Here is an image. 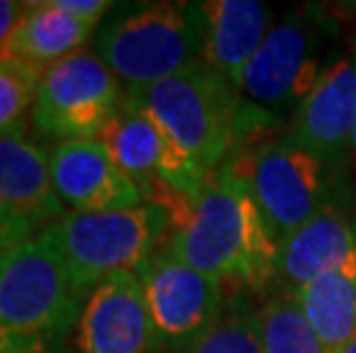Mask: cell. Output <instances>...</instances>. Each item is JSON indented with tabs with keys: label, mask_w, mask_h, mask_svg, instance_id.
Instances as JSON below:
<instances>
[{
	"label": "cell",
	"mask_w": 356,
	"mask_h": 353,
	"mask_svg": "<svg viewBox=\"0 0 356 353\" xmlns=\"http://www.w3.org/2000/svg\"><path fill=\"white\" fill-rule=\"evenodd\" d=\"M165 243L179 259L216 280L260 289L276 277L278 243L269 234L246 179L223 163L211 172Z\"/></svg>",
	"instance_id": "obj_1"
},
{
	"label": "cell",
	"mask_w": 356,
	"mask_h": 353,
	"mask_svg": "<svg viewBox=\"0 0 356 353\" xmlns=\"http://www.w3.org/2000/svg\"><path fill=\"white\" fill-rule=\"evenodd\" d=\"M145 108L177 152L209 177L232 154L239 131L241 94L207 64L195 62L143 89H127Z\"/></svg>",
	"instance_id": "obj_2"
},
{
	"label": "cell",
	"mask_w": 356,
	"mask_h": 353,
	"mask_svg": "<svg viewBox=\"0 0 356 353\" xmlns=\"http://www.w3.org/2000/svg\"><path fill=\"white\" fill-rule=\"evenodd\" d=\"M83 294L47 232L0 250V351L49 347L79 317Z\"/></svg>",
	"instance_id": "obj_3"
},
{
	"label": "cell",
	"mask_w": 356,
	"mask_h": 353,
	"mask_svg": "<svg viewBox=\"0 0 356 353\" xmlns=\"http://www.w3.org/2000/svg\"><path fill=\"white\" fill-rule=\"evenodd\" d=\"M202 3L161 0L134 5L102 24L97 53L127 89H143L200 62Z\"/></svg>",
	"instance_id": "obj_4"
},
{
	"label": "cell",
	"mask_w": 356,
	"mask_h": 353,
	"mask_svg": "<svg viewBox=\"0 0 356 353\" xmlns=\"http://www.w3.org/2000/svg\"><path fill=\"white\" fill-rule=\"evenodd\" d=\"M246 179L262 221L280 243L304 227L324 209L343 202L338 161L324 159L292 136L290 131L264 140L255 152L228 159Z\"/></svg>",
	"instance_id": "obj_5"
},
{
	"label": "cell",
	"mask_w": 356,
	"mask_h": 353,
	"mask_svg": "<svg viewBox=\"0 0 356 353\" xmlns=\"http://www.w3.org/2000/svg\"><path fill=\"white\" fill-rule=\"evenodd\" d=\"M338 24L322 7L290 12L271 26L262 46L241 76V101L271 119L294 115L313 92L327 67L338 58Z\"/></svg>",
	"instance_id": "obj_6"
},
{
	"label": "cell",
	"mask_w": 356,
	"mask_h": 353,
	"mask_svg": "<svg viewBox=\"0 0 356 353\" xmlns=\"http://www.w3.org/2000/svg\"><path fill=\"white\" fill-rule=\"evenodd\" d=\"M168 227V214L145 202L120 212H72L44 232L65 259L74 284L86 296L106 277L138 271L152 257Z\"/></svg>",
	"instance_id": "obj_7"
},
{
	"label": "cell",
	"mask_w": 356,
	"mask_h": 353,
	"mask_svg": "<svg viewBox=\"0 0 356 353\" xmlns=\"http://www.w3.org/2000/svg\"><path fill=\"white\" fill-rule=\"evenodd\" d=\"M122 83L97 51L81 49L42 74L33 124L47 138L99 140L122 103Z\"/></svg>",
	"instance_id": "obj_8"
},
{
	"label": "cell",
	"mask_w": 356,
	"mask_h": 353,
	"mask_svg": "<svg viewBox=\"0 0 356 353\" xmlns=\"http://www.w3.org/2000/svg\"><path fill=\"white\" fill-rule=\"evenodd\" d=\"M136 275L140 277L156 340L191 349L223 312L221 280L198 271L168 248L154 250Z\"/></svg>",
	"instance_id": "obj_9"
},
{
	"label": "cell",
	"mask_w": 356,
	"mask_h": 353,
	"mask_svg": "<svg viewBox=\"0 0 356 353\" xmlns=\"http://www.w3.org/2000/svg\"><path fill=\"white\" fill-rule=\"evenodd\" d=\"M63 216L51 154L26 133L0 138V250L30 241Z\"/></svg>",
	"instance_id": "obj_10"
},
{
	"label": "cell",
	"mask_w": 356,
	"mask_h": 353,
	"mask_svg": "<svg viewBox=\"0 0 356 353\" xmlns=\"http://www.w3.org/2000/svg\"><path fill=\"white\" fill-rule=\"evenodd\" d=\"M51 179L58 198L83 214L145 205L138 184L113 161L102 140L60 142L51 152Z\"/></svg>",
	"instance_id": "obj_11"
},
{
	"label": "cell",
	"mask_w": 356,
	"mask_h": 353,
	"mask_svg": "<svg viewBox=\"0 0 356 353\" xmlns=\"http://www.w3.org/2000/svg\"><path fill=\"white\" fill-rule=\"evenodd\" d=\"M156 333L140 277L134 271L106 277L90 294L81 314L86 353H149Z\"/></svg>",
	"instance_id": "obj_12"
},
{
	"label": "cell",
	"mask_w": 356,
	"mask_h": 353,
	"mask_svg": "<svg viewBox=\"0 0 356 353\" xmlns=\"http://www.w3.org/2000/svg\"><path fill=\"white\" fill-rule=\"evenodd\" d=\"M356 129V42L338 53L313 92L292 115L290 131L301 145L324 159L343 161Z\"/></svg>",
	"instance_id": "obj_13"
},
{
	"label": "cell",
	"mask_w": 356,
	"mask_h": 353,
	"mask_svg": "<svg viewBox=\"0 0 356 353\" xmlns=\"http://www.w3.org/2000/svg\"><path fill=\"white\" fill-rule=\"evenodd\" d=\"M356 252V218L345 202H336L278 243L276 277L297 291L333 271Z\"/></svg>",
	"instance_id": "obj_14"
},
{
	"label": "cell",
	"mask_w": 356,
	"mask_h": 353,
	"mask_svg": "<svg viewBox=\"0 0 356 353\" xmlns=\"http://www.w3.org/2000/svg\"><path fill=\"white\" fill-rule=\"evenodd\" d=\"M200 62L241 87L248 62L271 30V10L260 0H204Z\"/></svg>",
	"instance_id": "obj_15"
},
{
	"label": "cell",
	"mask_w": 356,
	"mask_h": 353,
	"mask_svg": "<svg viewBox=\"0 0 356 353\" xmlns=\"http://www.w3.org/2000/svg\"><path fill=\"white\" fill-rule=\"evenodd\" d=\"M95 26L83 24L56 5V0L26 3L24 17L0 55L26 60L42 69L60 62L63 58L76 53L90 40Z\"/></svg>",
	"instance_id": "obj_16"
},
{
	"label": "cell",
	"mask_w": 356,
	"mask_h": 353,
	"mask_svg": "<svg viewBox=\"0 0 356 353\" xmlns=\"http://www.w3.org/2000/svg\"><path fill=\"white\" fill-rule=\"evenodd\" d=\"M292 294L331 353H338L356 337V252L345 264Z\"/></svg>",
	"instance_id": "obj_17"
},
{
	"label": "cell",
	"mask_w": 356,
	"mask_h": 353,
	"mask_svg": "<svg viewBox=\"0 0 356 353\" xmlns=\"http://www.w3.org/2000/svg\"><path fill=\"white\" fill-rule=\"evenodd\" d=\"M257 324L264 353H331L292 291L269 298L257 310Z\"/></svg>",
	"instance_id": "obj_18"
},
{
	"label": "cell",
	"mask_w": 356,
	"mask_h": 353,
	"mask_svg": "<svg viewBox=\"0 0 356 353\" xmlns=\"http://www.w3.org/2000/svg\"><path fill=\"white\" fill-rule=\"evenodd\" d=\"M44 69L26 60L0 55V138L26 133Z\"/></svg>",
	"instance_id": "obj_19"
},
{
	"label": "cell",
	"mask_w": 356,
	"mask_h": 353,
	"mask_svg": "<svg viewBox=\"0 0 356 353\" xmlns=\"http://www.w3.org/2000/svg\"><path fill=\"white\" fill-rule=\"evenodd\" d=\"M188 353H264L257 312L248 300H232Z\"/></svg>",
	"instance_id": "obj_20"
},
{
	"label": "cell",
	"mask_w": 356,
	"mask_h": 353,
	"mask_svg": "<svg viewBox=\"0 0 356 353\" xmlns=\"http://www.w3.org/2000/svg\"><path fill=\"white\" fill-rule=\"evenodd\" d=\"M56 5L83 21V24H90L95 28L115 7V3H111V0H56Z\"/></svg>",
	"instance_id": "obj_21"
},
{
	"label": "cell",
	"mask_w": 356,
	"mask_h": 353,
	"mask_svg": "<svg viewBox=\"0 0 356 353\" xmlns=\"http://www.w3.org/2000/svg\"><path fill=\"white\" fill-rule=\"evenodd\" d=\"M26 3H14V0H0V53L5 51L7 42L17 28L19 19L24 17Z\"/></svg>",
	"instance_id": "obj_22"
},
{
	"label": "cell",
	"mask_w": 356,
	"mask_h": 353,
	"mask_svg": "<svg viewBox=\"0 0 356 353\" xmlns=\"http://www.w3.org/2000/svg\"><path fill=\"white\" fill-rule=\"evenodd\" d=\"M0 353H51L49 347H35V349H12V351H0Z\"/></svg>",
	"instance_id": "obj_23"
},
{
	"label": "cell",
	"mask_w": 356,
	"mask_h": 353,
	"mask_svg": "<svg viewBox=\"0 0 356 353\" xmlns=\"http://www.w3.org/2000/svg\"><path fill=\"white\" fill-rule=\"evenodd\" d=\"M338 353H356V337H354V340H352L350 344H347V347L340 349Z\"/></svg>",
	"instance_id": "obj_24"
},
{
	"label": "cell",
	"mask_w": 356,
	"mask_h": 353,
	"mask_svg": "<svg viewBox=\"0 0 356 353\" xmlns=\"http://www.w3.org/2000/svg\"><path fill=\"white\" fill-rule=\"evenodd\" d=\"M352 154H354V161H356V129H354V138H352Z\"/></svg>",
	"instance_id": "obj_25"
}]
</instances>
